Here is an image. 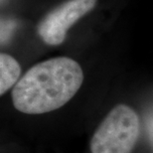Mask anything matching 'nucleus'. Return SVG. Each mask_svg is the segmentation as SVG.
<instances>
[{
    "label": "nucleus",
    "mask_w": 153,
    "mask_h": 153,
    "mask_svg": "<svg viewBox=\"0 0 153 153\" xmlns=\"http://www.w3.org/2000/svg\"><path fill=\"white\" fill-rule=\"evenodd\" d=\"M97 0H68L43 18L37 27L38 35L46 44L60 45L74 24L94 8Z\"/></svg>",
    "instance_id": "obj_3"
},
{
    "label": "nucleus",
    "mask_w": 153,
    "mask_h": 153,
    "mask_svg": "<svg viewBox=\"0 0 153 153\" xmlns=\"http://www.w3.org/2000/svg\"><path fill=\"white\" fill-rule=\"evenodd\" d=\"M21 75V67L13 57L6 53L0 54V94H4L15 87Z\"/></svg>",
    "instance_id": "obj_4"
},
{
    "label": "nucleus",
    "mask_w": 153,
    "mask_h": 153,
    "mask_svg": "<svg viewBox=\"0 0 153 153\" xmlns=\"http://www.w3.org/2000/svg\"><path fill=\"white\" fill-rule=\"evenodd\" d=\"M140 133L139 117L127 105H117L108 112L91 136V153H131Z\"/></svg>",
    "instance_id": "obj_2"
},
{
    "label": "nucleus",
    "mask_w": 153,
    "mask_h": 153,
    "mask_svg": "<svg viewBox=\"0 0 153 153\" xmlns=\"http://www.w3.org/2000/svg\"><path fill=\"white\" fill-rule=\"evenodd\" d=\"M84 82L78 62L56 57L31 67L12 90V102L18 111L42 114L54 111L70 102Z\"/></svg>",
    "instance_id": "obj_1"
},
{
    "label": "nucleus",
    "mask_w": 153,
    "mask_h": 153,
    "mask_svg": "<svg viewBox=\"0 0 153 153\" xmlns=\"http://www.w3.org/2000/svg\"><path fill=\"white\" fill-rule=\"evenodd\" d=\"M151 134H152V137H153V122L151 124Z\"/></svg>",
    "instance_id": "obj_5"
}]
</instances>
